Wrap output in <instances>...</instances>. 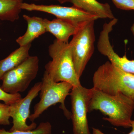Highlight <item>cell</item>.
Masks as SVG:
<instances>
[{
    "instance_id": "cell-1",
    "label": "cell",
    "mask_w": 134,
    "mask_h": 134,
    "mask_svg": "<svg viewBox=\"0 0 134 134\" xmlns=\"http://www.w3.org/2000/svg\"><path fill=\"white\" fill-rule=\"evenodd\" d=\"M88 113L99 110L108 116L103 119L113 126L131 127L134 99L122 94L111 95L93 88Z\"/></svg>"
},
{
    "instance_id": "cell-2",
    "label": "cell",
    "mask_w": 134,
    "mask_h": 134,
    "mask_svg": "<svg viewBox=\"0 0 134 134\" xmlns=\"http://www.w3.org/2000/svg\"><path fill=\"white\" fill-rule=\"evenodd\" d=\"M93 88L111 95L122 94L134 99V75L127 73L107 61L93 76Z\"/></svg>"
},
{
    "instance_id": "cell-3",
    "label": "cell",
    "mask_w": 134,
    "mask_h": 134,
    "mask_svg": "<svg viewBox=\"0 0 134 134\" xmlns=\"http://www.w3.org/2000/svg\"><path fill=\"white\" fill-rule=\"evenodd\" d=\"M48 53L52 60L46 65L45 70L54 82H66L73 87L81 85L77 75L71 47L69 42L55 39L48 47Z\"/></svg>"
},
{
    "instance_id": "cell-4",
    "label": "cell",
    "mask_w": 134,
    "mask_h": 134,
    "mask_svg": "<svg viewBox=\"0 0 134 134\" xmlns=\"http://www.w3.org/2000/svg\"><path fill=\"white\" fill-rule=\"evenodd\" d=\"M41 82L40 100L34 106V112L30 115L29 119L34 122L49 107L59 103L65 117L70 119L71 113L66 108L65 102L73 88L72 85L66 82H54L46 70Z\"/></svg>"
},
{
    "instance_id": "cell-5",
    "label": "cell",
    "mask_w": 134,
    "mask_h": 134,
    "mask_svg": "<svg viewBox=\"0 0 134 134\" xmlns=\"http://www.w3.org/2000/svg\"><path fill=\"white\" fill-rule=\"evenodd\" d=\"M95 21H89L82 25L69 43L75 69L80 79L94 52Z\"/></svg>"
},
{
    "instance_id": "cell-6",
    "label": "cell",
    "mask_w": 134,
    "mask_h": 134,
    "mask_svg": "<svg viewBox=\"0 0 134 134\" xmlns=\"http://www.w3.org/2000/svg\"><path fill=\"white\" fill-rule=\"evenodd\" d=\"M39 68L37 56H30L21 65L5 73L1 81L2 88L8 93L24 92L36 78Z\"/></svg>"
},
{
    "instance_id": "cell-7",
    "label": "cell",
    "mask_w": 134,
    "mask_h": 134,
    "mask_svg": "<svg viewBox=\"0 0 134 134\" xmlns=\"http://www.w3.org/2000/svg\"><path fill=\"white\" fill-rule=\"evenodd\" d=\"M91 89L82 86L73 87L70 94L74 134H91L87 120V113L92 96Z\"/></svg>"
},
{
    "instance_id": "cell-8",
    "label": "cell",
    "mask_w": 134,
    "mask_h": 134,
    "mask_svg": "<svg viewBox=\"0 0 134 134\" xmlns=\"http://www.w3.org/2000/svg\"><path fill=\"white\" fill-rule=\"evenodd\" d=\"M22 10L27 11H40L53 15L56 18L63 19L77 24H82L89 21H96L98 16L90 14L74 7H63L59 5H37L23 2Z\"/></svg>"
},
{
    "instance_id": "cell-9",
    "label": "cell",
    "mask_w": 134,
    "mask_h": 134,
    "mask_svg": "<svg viewBox=\"0 0 134 134\" xmlns=\"http://www.w3.org/2000/svg\"><path fill=\"white\" fill-rule=\"evenodd\" d=\"M41 85V82H37L24 98L9 105L10 114L13 123L9 131H28L37 127V124L35 122H33L30 125H28L26 121L30 115V108L32 102L38 95Z\"/></svg>"
},
{
    "instance_id": "cell-10",
    "label": "cell",
    "mask_w": 134,
    "mask_h": 134,
    "mask_svg": "<svg viewBox=\"0 0 134 134\" xmlns=\"http://www.w3.org/2000/svg\"><path fill=\"white\" fill-rule=\"evenodd\" d=\"M44 20L47 32L52 34L57 40L63 42H68L69 38L85 23L77 24L58 18L52 20L44 18Z\"/></svg>"
},
{
    "instance_id": "cell-11",
    "label": "cell",
    "mask_w": 134,
    "mask_h": 134,
    "mask_svg": "<svg viewBox=\"0 0 134 134\" xmlns=\"http://www.w3.org/2000/svg\"><path fill=\"white\" fill-rule=\"evenodd\" d=\"M23 17L27 22V29L25 33L16 40L20 46L31 44L35 39L47 32L43 18L26 15H24Z\"/></svg>"
},
{
    "instance_id": "cell-12",
    "label": "cell",
    "mask_w": 134,
    "mask_h": 134,
    "mask_svg": "<svg viewBox=\"0 0 134 134\" xmlns=\"http://www.w3.org/2000/svg\"><path fill=\"white\" fill-rule=\"evenodd\" d=\"M73 6L98 16L99 18H115L111 7L108 3H101L97 0H70Z\"/></svg>"
},
{
    "instance_id": "cell-13",
    "label": "cell",
    "mask_w": 134,
    "mask_h": 134,
    "mask_svg": "<svg viewBox=\"0 0 134 134\" xmlns=\"http://www.w3.org/2000/svg\"><path fill=\"white\" fill-rule=\"evenodd\" d=\"M31 46V44H30L20 46L7 58L0 60V81L5 73L21 65L29 58Z\"/></svg>"
},
{
    "instance_id": "cell-14",
    "label": "cell",
    "mask_w": 134,
    "mask_h": 134,
    "mask_svg": "<svg viewBox=\"0 0 134 134\" xmlns=\"http://www.w3.org/2000/svg\"><path fill=\"white\" fill-rule=\"evenodd\" d=\"M23 0H0V20L14 22L18 20Z\"/></svg>"
},
{
    "instance_id": "cell-15",
    "label": "cell",
    "mask_w": 134,
    "mask_h": 134,
    "mask_svg": "<svg viewBox=\"0 0 134 134\" xmlns=\"http://www.w3.org/2000/svg\"><path fill=\"white\" fill-rule=\"evenodd\" d=\"M0 134H52V126L49 122H41L35 129L28 131H6L0 129Z\"/></svg>"
},
{
    "instance_id": "cell-16",
    "label": "cell",
    "mask_w": 134,
    "mask_h": 134,
    "mask_svg": "<svg viewBox=\"0 0 134 134\" xmlns=\"http://www.w3.org/2000/svg\"><path fill=\"white\" fill-rule=\"evenodd\" d=\"M112 63L123 71L134 75V60L129 59L126 54L122 57L116 55L113 59Z\"/></svg>"
},
{
    "instance_id": "cell-17",
    "label": "cell",
    "mask_w": 134,
    "mask_h": 134,
    "mask_svg": "<svg viewBox=\"0 0 134 134\" xmlns=\"http://www.w3.org/2000/svg\"><path fill=\"white\" fill-rule=\"evenodd\" d=\"M22 98L19 93L11 94L4 91L0 86V101H3L5 104L10 105L16 103Z\"/></svg>"
},
{
    "instance_id": "cell-18",
    "label": "cell",
    "mask_w": 134,
    "mask_h": 134,
    "mask_svg": "<svg viewBox=\"0 0 134 134\" xmlns=\"http://www.w3.org/2000/svg\"><path fill=\"white\" fill-rule=\"evenodd\" d=\"M10 117L9 105L0 103V125H9Z\"/></svg>"
},
{
    "instance_id": "cell-19",
    "label": "cell",
    "mask_w": 134,
    "mask_h": 134,
    "mask_svg": "<svg viewBox=\"0 0 134 134\" xmlns=\"http://www.w3.org/2000/svg\"><path fill=\"white\" fill-rule=\"evenodd\" d=\"M118 9L122 10H134V0H112Z\"/></svg>"
},
{
    "instance_id": "cell-20",
    "label": "cell",
    "mask_w": 134,
    "mask_h": 134,
    "mask_svg": "<svg viewBox=\"0 0 134 134\" xmlns=\"http://www.w3.org/2000/svg\"><path fill=\"white\" fill-rule=\"evenodd\" d=\"M131 127L132 128V130L128 134H134V120H132L131 122ZM92 130H93V134H105L97 129L93 128Z\"/></svg>"
},
{
    "instance_id": "cell-21",
    "label": "cell",
    "mask_w": 134,
    "mask_h": 134,
    "mask_svg": "<svg viewBox=\"0 0 134 134\" xmlns=\"http://www.w3.org/2000/svg\"><path fill=\"white\" fill-rule=\"evenodd\" d=\"M32 1H44V0H32ZM49 1H57L61 4L66 3L67 2H70V0H49Z\"/></svg>"
},
{
    "instance_id": "cell-22",
    "label": "cell",
    "mask_w": 134,
    "mask_h": 134,
    "mask_svg": "<svg viewBox=\"0 0 134 134\" xmlns=\"http://www.w3.org/2000/svg\"><path fill=\"white\" fill-rule=\"evenodd\" d=\"M131 31L132 32V34L134 37V23L132 25V26H131V29H130Z\"/></svg>"
},
{
    "instance_id": "cell-23",
    "label": "cell",
    "mask_w": 134,
    "mask_h": 134,
    "mask_svg": "<svg viewBox=\"0 0 134 134\" xmlns=\"http://www.w3.org/2000/svg\"></svg>"
}]
</instances>
